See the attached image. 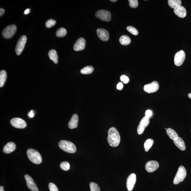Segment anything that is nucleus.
Returning <instances> with one entry per match:
<instances>
[{
  "label": "nucleus",
  "instance_id": "72a5a7b5",
  "mask_svg": "<svg viewBox=\"0 0 191 191\" xmlns=\"http://www.w3.org/2000/svg\"><path fill=\"white\" fill-rule=\"evenodd\" d=\"M48 187L50 191H59L57 187L55 184L53 183H50L48 184Z\"/></svg>",
  "mask_w": 191,
  "mask_h": 191
},
{
  "label": "nucleus",
  "instance_id": "4be33fe9",
  "mask_svg": "<svg viewBox=\"0 0 191 191\" xmlns=\"http://www.w3.org/2000/svg\"><path fill=\"white\" fill-rule=\"evenodd\" d=\"M167 134L171 140H174L179 137L178 134L174 129L168 128L166 130Z\"/></svg>",
  "mask_w": 191,
  "mask_h": 191
},
{
  "label": "nucleus",
  "instance_id": "a19ab883",
  "mask_svg": "<svg viewBox=\"0 0 191 191\" xmlns=\"http://www.w3.org/2000/svg\"><path fill=\"white\" fill-rule=\"evenodd\" d=\"M0 191H4V188L2 186L0 187Z\"/></svg>",
  "mask_w": 191,
  "mask_h": 191
},
{
  "label": "nucleus",
  "instance_id": "423d86ee",
  "mask_svg": "<svg viewBox=\"0 0 191 191\" xmlns=\"http://www.w3.org/2000/svg\"><path fill=\"white\" fill-rule=\"evenodd\" d=\"M27 38L25 35H23L19 38L16 45L15 51L17 55H19L21 53L25 48L26 42Z\"/></svg>",
  "mask_w": 191,
  "mask_h": 191
},
{
  "label": "nucleus",
  "instance_id": "473e14b6",
  "mask_svg": "<svg viewBox=\"0 0 191 191\" xmlns=\"http://www.w3.org/2000/svg\"><path fill=\"white\" fill-rule=\"evenodd\" d=\"M129 6L131 7L135 8L138 6V3L137 0H129Z\"/></svg>",
  "mask_w": 191,
  "mask_h": 191
},
{
  "label": "nucleus",
  "instance_id": "4c0bfd02",
  "mask_svg": "<svg viewBox=\"0 0 191 191\" xmlns=\"http://www.w3.org/2000/svg\"><path fill=\"white\" fill-rule=\"evenodd\" d=\"M4 9L1 8V9H0V16H1V17L4 14Z\"/></svg>",
  "mask_w": 191,
  "mask_h": 191
},
{
  "label": "nucleus",
  "instance_id": "a211bd4d",
  "mask_svg": "<svg viewBox=\"0 0 191 191\" xmlns=\"http://www.w3.org/2000/svg\"><path fill=\"white\" fill-rule=\"evenodd\" d=\"M79 117L77 114H74L69 121L68 126L69 129H73L77 128L78 125Z\"/></svg>",
  "mask_w": 191,
  "mask_h": 191
},
{
  "label": "nucleus",
  "instance_id": "ea45409f",
  "mask_svg": "<svg viewBox=\"0 0 191 191\" xmlns=\"http://www.w3.org/2000/svg\"><path fill=\"white\" fill-rule=\"evenodd\" d=\"M30 12V9H27L26 10L25 12H24V14H27L29 13Z\"/></svg>",
  "mask_w": 191,
  "mask_h": 191
},
{
  "label": "nucleus",
  "instance_id": "c9c22d12",
  "mask_svg": "<svg viewBox=\"0 0 191 191\" xmlns=\"http://www.w3.org/2000/svg\"><path fill=\"white\" fill-rule=\"evenodd\" d=\"M145 116L150 118L152 115V111L150 110H148L145 113Z\"/></svg>",
  "mask_w": 191,
  "mask_h": 191
},
{
  "label": "nucleus",
  "instance_id": "5701e85b",
  "mask_svg": "<svg viewBox=\"0 0 191 191\" xmlns=\"http://www.w3.org/2000/svg\"><path fill=\"white\" fill-rule=\"evenodd\" d=\"M7 78V74L4 70L1 71L0 72V87H2L4 85Z\"/></svg>",
  "mask_w": 191,
  "mask_h": 191
},
{
  "label": "nucleus",
  "instance_id": "7ed1b4c3",
  "mask_svg": "<svg viewBox=\"0 0 191 191\" xmlns=\"http://www.w3.org/2000/svg\"><path fill=\"white\" fill-rule=\"evenodd\" d=\"M27 154L29 159L35 164H39L42 162V158L39 152L33 149H29Z\"/></svg>",
  "mask_w": 191,
  "mask_h": 191
},
{
  "label": "nucleus",
  "instance_id": "4468645a",
  "mask_svg": "<svg viewBox=\"0 0 191 191\" xmlns=\"http://www.w3.org/2000/svg\"><path fill=\"white\" fill-rule=\"evenodd\" d=\"M25 177L28 188L32 191H38L36 184L32 177L28 174H26Z\"/></svg>",
  "mask_w": 191,
  "mask_h": 191
},
{
  "label": "nucleus",
  "instance_id": "cd10ccee",
  "mask_svg": "<svg viewBox=\"0 0 191 191\" xmlns=\"http://www.w3.org/2000/svg\"><path fill=\"white\" fill-rule=\"evenodd\" d=\"M67 34V30L64 28H61L58 29L56 32V36L58 37H64Z\"/></svg>",
  "mask_w": 191,
  "mask_h": 191
},
{
  "label": "nucleus",
  "instance_id": "a878e982",
  "mask_svg": "<svg viewBox=\"0 0 191 191\" xmlns=\"http://www.w3.org/2000/svg\"><path fill=\"white\" fill-rule=\"evenodd\" d=\"M154 141L152 139H148L145 141L144 146L145 152H148L153 145Z\"/></svg>",
  "mask_w": 191,
  "mask_h": 191
},
{
  "label": "nucleus",
  "instance_id": "c85d7f7f",
  "mask_svg": "<svg viewBox=\"0 0 191 191\" xmlns=\"http://www.w3.org/2000/svg\"><path fill=\"white\" fill-rule=\"evenodd\" d=\"M60 167L63 170L67 171L70 169V164L67 161H64L60 164Z\"/></svg>",
  "mask_w": 191,
  "mask_h": 191
},
{
  "label": "nucleus",
  "instance_id": "9d476101",
  "mask_svg": "<svg viewBox=\"0 0 191 191\" xmlns=\"http://www.w3.org/2000/svg\"><path fill=\"white\" fill-rule=\"evenodd\" d=\"M149 123V118L145 116L142 118L137 128V133L138 135H141L143 134L145 128L148 127Z\"/></svg>",
  "mask_w": 191,
  "mask_h": 191
},
{
  "label": "nucleus",
  "instance_id": "39448f33",
  "mask_svg": "<svg viewBox=\"0 0 191 191\" xmlns=\"http://www.w3.org/2000/svg\"><path fill=\"white\" fill-rule=\"evenodd\" d=\"M17 30V26L15 25H11L8 26L3 30L2 35L4 38L9 39L13 36Z\"/></svg>",
  "mask_w": 191,
  "mask_h": 191
},
{
  "label": "nucleus",
  "instance_id": "f3484780",
  "mask_svg": "<svg viewBox=\"0 0 191 191\" xmlns=\"http://www.w3.org/2000/svg\"><path fill=\"white\" fill-rule=\"evenodd\" d=\"M174 14L181 18L185 17L187 15V11L185 8L181 6H177L174 9Z\"/></svg>",
  "mask_w": 191,
  "mask_h": 191
},
{
  "label": "nucleus",
  "instance_id": "b1692460",
  "mask_svg": "<svg viewBox=\"0 0 191 191\" xmlns=\"http://www.w3.org/2000/svg\"><path fill=\"white\" fill-rule=\"evenodd\" d=\"M168 3L170 7L174 9L177 6H181L182 1L180 0H169Z\"/></svg>",
  "mask_w": 191,
  "mask_h": 191
},
{
  "label": "nucleus",
  "instance_id": "7c9ffc66",
  "mask_svg": "<svg viewBox=\"0 0 191 191\" xmlns=\"http://www.w3.org/2000/svg\"><path fill=\"white\" fill-rule=\"evenodd\" d=\"M127 30L128 31L132 34L133 35H138V30L135 27L129 26H128L127 27Z\"/></svg>",
  "mask_w": 191,
  "mask_h": 191
},
{
  "label": "nucleus",
  "instance_id": "f8f14e48",
  "mask_svg": "<svg viewBox=\"0 0 191 191\" xmlns=\"http://www.w3.org/2000/svg\"><path fill=\"white\" fill-rule=\"evenodd\" d=\"M136 181V176L135 174L133 173L129 175L127 179V190L131 191L135 186Z\"/></svg>",
  "mask_w": 191,
  "mask_h": 191
},
{
  "label": "nucleus",
  "instance_id": "0eeeda50",
  "mask_svg": "<svg viewBox=\"0 0 191 191\" xmlns=\"http://www.w3.org/2000/svg\"><path fill=\"white\" fill-rule=\"evenodd\" d=\"M95 16L100 20L109 22L111 20V14L109 11L105 10H99L96 13Z\"/></svg>",
  "mask_w": 191,
  "mask_h": 191
},
{
  "label": "nucleus",
  "instance_id": "6ab92c4d",
  "mask_svg": "<svg viewBox=\"0 0 191 191\" xmlns=\"http://www.w3.org/2000/svg\"><path fill=\"white\" fill-rule=\"evenodd\" d=\"M16 145L14 142H10L5 145L3 149V151L4 153L9 154L15 150Z\"/></svg>",
  "mask_w": 191,
  "mask_h": 191
},
{
  "label": "nucleus",
  "instance_id": "c756f323",
  "mask_svg": "<svg viewBox=\"0 0 191 191\" xmlns=\"http://www.w3.org/2000/svg\"><path fill=\"white\" fill-rule=\"evenodd\" d=\"M90 187L91 191H100V188L96 183H90Z\"/></svg>",
  "mask_w": 191,
  "mask_h": 191
},
{
  "label": "nucleus",
  "instance_id": "aec40b11",
  "mask_svg": "<svg viewBox=\"0 0 191 191\" xmlns=\"http://www.w3.org/2000/svg\"><path fill=\"white\" fill-rule=\"evenodd\" d=\"M174 143L176 146L179 149L184 151L186 147L185 143L182 138L180 137H178L174 140Z\"/></svg>",
  "mask_w": 191,
  "mask_h": 191
},
{
  "label": "nucleus",
  "instance_id": "412c9836",
  "mask_svg": "<svg viewBox=\"0 0 191 191\" xmlns=\"http://www.w3.org/2000/svg\"><path fill=\"white\" fill-rule=\"evenodd\" d=\"M48 56L50 59L55 64H57L58 62V56L57 52L54 49H52L48 53Z\"/></svg>",
  "mask_w": 191,
  "mask_h": 191
},
{
  "label": "nucleus",
  "instance_id": "58836bf2",
  "mask_svg": "<svg viewBox=\"0 0 191 191\" xmlns=\"http://www.w3.org/2000/svg\"><path fill=\"white\" fill-rule=\"evenodd\" d=\"M32 112H33V111H31L29 113L28 116H30V118H33L34 116V113Z\"/></svg>",
  "mask_w": 191,
  "mask_h": 191
},
{
  "label": "nucleus",
  "instance_id": "393cba45",
  "mask_svg": "<svg viewBox=\"0 0 191 191\" xmlns=\"http://www.w3.org/2000/svg\"><path fill=\"white\" fill-rule=\"evenodd\" d=\"M119 42L121 45H127L130 43L131 40L127 35H122L120 38Z\"/></svg>",
  "mask_w": 191,
  "mask_h": 191
},
{
  "label": "nucleus",
  "instance_id": "20e7f679",
  "mask_svg": "<svg viewBox=\"0 0 191 191\" xmlns=\"http://www.w3.org/2000/svg\"><path fill=\"white\" fill-rule=\"evenodd\" d=\"M186 175H187V172L185 168L183 166H181L178 169L173 183L174 184H179L184 181Z\"/></svg>",
  "mask_w": 191,
  "mask_h": 191
},
{
  "label": "nucleus",
  "instance_id": "9b49d317",
  "mask_svg": "<svg viewBox=\"0 0 191 191\" xmlns=\"http://www.w3.org/2000/svg\"><path fill=\"white\" fill-rule=\"evenodd\" d=\"M10 123L12 127L18 129H24L27 126L26 121L19 118H13L10 120Z\"/></svg>",
  "mask_w": 191,
  "mask_h": 191
},
{
  "label": "nucleus",
  "instance_id": "37998d69",
  "mask_svg": "<svg viewBox=\"0 0 191 191\" xmlns=\"http://www.w3.org/2000/svg\"><path fill=\"white\" fill-rule=\"evenodd\" d=\"M110 1H111V2H116V1H117L116 0H111Z\"/></svg>",
  "mask_w": 191,
  "mask_h": 191
},
{
  "label": "nucleus",
  "instance_id": "e433bc0d",
  "mask_svg": "<svg viewBox=\"0 0 191 191\" xmlns=\"http://www.w3.org/2000/svg\"><path fill=\"white\" fill-rule=\"evenodd\" d=\"M117 89L119 90H121L123 87V85L122 82H120L117 85Z\"/></svg>",
  "mask_w": 191,
  "mask_h": 191
},
{
  "label": "nucleus",
  "instance_id": "dca6fc26",
  "mask_svg": "<svg viewBox=\"0 0 191 191\" xmlns=\"http://www.w3.org/2000/svg\"><path fill=\"white\" fill-rule=\"evenodd\" d=\"M86 41L84 38H80L76 42L73 46L74 51H79L84 49L85 47Z\"/></svg>",
  "mask_w": 191,
  "mask_h": 191
},
{
  "label": "nucleus",
  "instance_id": "6e6552de",
  "mask_svg": "<svg viewBox=\"0 0 191 191\" xmlns=\"http://www.w3.org/2000/svg\"><path fill=\"white\" fill-rule=\"evenodd\" d=\"M159 87L158 82L154 81L151 83L144 86V90L148 93H153L158 91Z\"/></svg>",
  "mask_w": 191,
  "mask_h": 191
},
{
  "label": "nucleus",
  "instance_id": "2f4dec72",
  "mask_svg": "<svg viewBox=\"0 0 191 191\" xmlns=\"http://www.w3.org/2000/svg\"><path fill=\"white\" fill-rule=\"evenodd\" d=\"M56 21H55L53 20V19H49L46 22V26L48 28H51V27L55 25Z\"/></svg>",
  "mask_w": 191,
  "mask_h": 191
},
{
  "label": "nucleus",
  "instance_id": "1a4fd4ad",
  "mask_svg": "<svg viewBox=\"0 0 191 191\" xmlns=\"http://www.w3.org/2000/svg\"><path fill=\"white\" fill-rule=\"evenodd\" d=\"M185 58V53L184 51H178L175 55L174 63L177 66H180L184 62Z\"/></svg>",
  "mask_w": 191,
  "mask_h": 191
},
{
  "label": "nucleus",
  "instance_id": "ddd939ff",
  "mask_svg": "<svg viewBox=\"0 0 191 191\" xmlns=\"http://www.w3.org/2000/svg\"><path fill=\"white\" fill-rule=\"evenodd\" d=\"M159 164L157 161L152 160L147 163L145 166V169L148 172H153L158 169Z\"/></svg>",
  "mask_w": 191,
  "mask_h": 191
},
{
  "label": "nucleus",
  "instance_id": "f03ea898",
  "mask_svg": "<svg viewBox=\"0 0 191 191\" xmlns=\"http://www.w3.org/2000/svg\"><path fill=\"white\" fill-rule=\"evenodd\" d=\"M59 145L61 149L68 153H74L77 151L75 145L69 141L61 140L59 142Z\"/></svg>",
  "mask_w": 191,
  "mask_h": 191
},
{
  "label": "nucleus",
  "instance_id": "2eb2a0df",
  "mask_svg": "<svg viewBox=\"0 0 191 191\" xmlns=\"http://www.w3.org/2000/svg\"><path fill=\"white\" fill-rule=\"evenodd\" d=\"M96 32L98 38L102 41L106 42L109 40V35L107 30L103 29L98 28Z\"/></svg>",
  "mask_w": 191,
  "mask_h": 191
},
{
  "label": "nucleus",
  "instance_id": "f257e3e1",
  "mask_svg": "<svg viewBox=\"0 0 191 191\" xmlns=\"http://www.w3.org/2000/svg\"><path fill=\"white\" fill-rule=\"evenodd\" d=\"M107 140L110 146L116 147L120 142V136L116 128L111 127L108 131Z\"/></svg>",
  "mask_w": 191,
  "mask_h": 191
},
{
  "label": "nucleus",
  "instance_id": "bb28decb",
  "mask_svg": "<svg viewBox=\"0 0 191 191\" xmlns=\"http://www.w3.org/2000/svg\"><path fill=\"white\" fill-rule=\"evenodd\" d=\"M94 71L93 68L91 66H87L81 70L80 72L83 74H91Z\"/></svg>",
  "mask_w": 191,
  "mask_h": 191
},
{
  "label": "nucleus",
  "instance_id": "f704fd0d",
  "mask_svg": "<svg viewBox=\"0 0 191 191\" xmlns=\"http://www.w3.org/2000/svg\"><path fill=\"white\" fill-rule=\"evenodd\" d=\"M120 79L121 81L123 82L125 84H127L128 83L129 81V78L127 76L124 75L121 76Z\"/></svg>",
  "mask_w": 191,
  "mask_h": 191
},
{
  "label": "nucleus",
  "instance_id": "79ce46f5",
  "mask_svg": "<svg viewBox=\"0 0 191 191\" xmlns=\"http://www.w3.org/2000/svg\"><path fill=\"white\" fill-rule=\"evenodd\" d=\"M188 96L189 98H190L191 99V93L189 94L188 95Z\"/></svg>",
  "mask_w": 191,
  "mask_h": 191
}]
</instances>
